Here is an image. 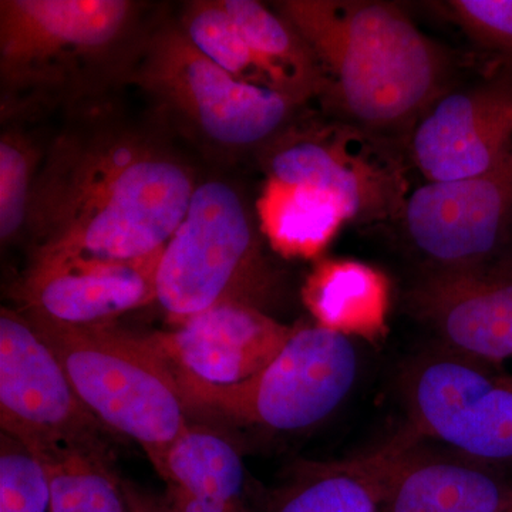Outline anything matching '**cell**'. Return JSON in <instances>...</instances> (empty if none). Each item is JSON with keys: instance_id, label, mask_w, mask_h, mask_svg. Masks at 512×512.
Instances as JSON below:
<instances>
[{"instance_id": "8", "label": "cell", "mask_w": 512, "mask_h": 512, "mask_svg": "<svg viewBox=\"0 0 512 512\" xmlns=\"http://www.w3.org/2000/svg\"><path fill=\"white\" fill-rule=\"evenodd\" d=\"M497 366L444 348L417 356L402 377L407 429L484 466H512V376Z\"/></svg>"}, {"instance_id": "22", "label": "cell", "mask_w": 512, "mask_h": 512, "mask_svg": "<svg viewBox=\"0 0 512 512\" xmlns=\"http://www.w3.org/2000/svg\"><path fill=\"white\" fill-rule=\"evenodd\" d=\"M163 478L197 497L248 508L247 474L237 448L200 427H188L175 441Z\"/></svg>"}, {"instance_id": "17", "label": "cell", "mask_w": 512, "mask_h": 512, "mask_svg": "<svg viewBox=\"0 0 512 512\" xmlns=\"http://www.w3.org/2000/svg\"><path fill=\"white\" fill-rule=\"evenodd\" d=\"M414 440L404 429L369 453L303 467L276 498L272 512H382L394 464Z\"/></svg>"}, {"instance_id": "12", "label": "cell", "mask_w": 512, "mask_h": 512, "mask_svg": "<svg viewBox=\"0 0 512 512\" xmlns=\"http://www.w3.org/2000/svg\"><path fill=\"white\" fill-rule=\"evenodd\" d=\"M413 164L427 183L477 177L512 156V64L495 59L466 86H451L409 134Z\"/></svg>"}, {"instance_id": "5", "label": "cell", "mask_w": 512, "mask_h": 512, "mask_svg": "<svg viewBox=\"0 0 512 512\" xmlns=\"http://www.w3.org/2000/svg\"><path fill=\"white\" fill-rule=\"evenodd\" d=\"M256 211L234 185L200 181L161 254L156 302L175 325L224 305L266 312L282 278L266 255Z\"/></svg>"}, {"instance_id": "14", "label": "cell", "mask_w": 512, "mask_h": 512, "mask_svg": "<svg viewBox=\"0 0 512 512\" xmlns=\"http://www.w3.org/2000/svg\"><path fill=\"white\" fill-rule=\"evenodd\" d=\"M295 328L254 306L232 303L144 338L174 372L214 386H231L265 369Z\"/></svg>"}, {"instance_id": "15", "label": "cell", "mask_w": 512, "mask_h": 512, "mask_svg": "<svg viewBox=\"0 0 512 512\" xmlns=\"http://www.w3.org/2000/svg\"><path fill=\"white\" fill-rule=\"evenodd\" d=\"M161 254L130 262L69 259L30 264L19 288L22 309L66 325H110L124 313L156 302Z\"/></svg>"}, {"instance_id": "10", "label": "cell", "mask_w": 512, "mask_h": 512, "mask_svg": "<svg viewBox=\"0 0 512 512\" xmlns=\"http://www.w3.org/2000/svg\"><path fill=\"white\" fill-rule=\"evenodd\" d=\"M0 426L30 448L107 450L59 359L20 311H0Z\"/></svg>"}, {"instance_id": "18", "label": "cell", "mask_w": 512, "mask_h": 512, "mask_svg": "<svg viewBox=\"0 0 512 512\" xmlns=\"http://www.w3.org/2000/svg\"><path fill=\"white\" fill-rule=\"evenodd\" d=\"M316 323L349 336L376 339L386 328L389 281L379 269L352 259L319 262L303 286Z\"/></svg>"}, {"instance_id": "4", "label": "cell", "mask_w": 512, "mask_h": 512, "mask_svg": "<svg viewBox=\"0 0 512 512\" xmlns=\"http://www.w3.org/2000/svg\"><path fill=\"white\" fill-rule=\"evenodd\" d=\"M52 349L73 389L106 429L136 441L164 477L187 407L163 357L144 336L111 325L73 326L20 309Z\"/></svg>"}, {"instance_id": "21", "label": "cell", "mask_w": 512, "mask_h": 512, "mask_svg": "<svg viewBox=\"0 0 512 512\" xmlns=\"http://www.w3.org/2000/svg\"><path fill=\"white\" fill-rule=\"evenodd\" d=\"M29 451L45 468L50 511L128 512L124 485L110 470L107 450L43 446Z\"/></svg>"}, {"instance_id": "9", "label": "cell", "mask_w": 512, "mask_h": 512, "mask_svg": "<svg viewBox=\"0 0 512 512\" xmlns=\"http://www.w3.org/2000/svg\"><path fill=\"white\" fill-rule=\"evenodd\" d=\"M261 153L266 177L328 192L349 222L400 218L412 192L402 157L389 138L343 121L309 127L295 123Z\"/></svg>"}, {"instance_id": "1", "label": "cell", "mask_w": 512, "mask_h": 512, "mask_svg": "<svg viewBox=\"0 0 512 512\" xmlns=\"http://www.w3.org/2000/svg\"><path fill=\"white\" fill-rule=\"evenodd\" d=\"M198 183L160 128L127 119L113 100L69 114L33 184L29 265L161 254Z\"/></svg>"}, {"instance_id": "11", "label": "cell", "mask_w": 512, "mask_h": 512, "mask_svg": "<svg viewBox=\"0 0 512 512\" xmlns=\"http://www.w3.org/2000/svg\"><path fill=\"white\" fill-rule=\"evenodd\" d=\"M400 220L430 271L504 261L512 241V156L477 177L421 185L410 192Z\"/></svg>"}, {"instance_id": "24", "label": "cell", "mask_w": 512, "mask_h": 512, "mask_svg": "<svg viewBox=\"0 0 512 512\" xmlns=\"http://www.w3.org/2000/svg\"><path fill=\"white\" fill-rule=\"evenodd\" d=\"M45 150H40L18 124H9L0 137V241L25 234L30 197Z\"/></svg>"}, {"instance_id": "28", "label": "cell", "mask_w": 512, "mask_h": 512, "mask_svg": "<svg viewBox=\"0 0 512 512\" xmlns=\"http://www.w3.org/2000/svg\"><path fill=\"white\" fill-rule=\"evenodd\" d=\"M124 494H126L128 512H173L167 504L147 500L127 485H124Z\"/></svg>"}, {"instance_id": "27", "label": "cell", "mask_w": 512, "mask_h": 512, "mask_svg": "<svg viewBox=\"0 0 512 512\" xmlns=\"http://www.w3.org/2000/svg\"><path fill=\"white\" fill-rule=\"evenodd\" d=\"M165 504L173 512H249L248 508L234 507V505L197 497L177 485H168Z\"/></svg>"}, {"instance_id": "19", "label": "cell", "mask_w": 512, "mask_h": 512, "mask_svg": "<svg viewBox=\"0 0 512 512\" xmlns=\"http://www.w3.org/2000/svg\"><path fill=\"white\" fill-rule=\"evenodd\" d=\"M252 52L264 64L275 90L305 106L322 97L325 74L311 46L274 8L255 0H221Z\"/></svg>"}, {"instance_id": "3", "label": "cell", "mask_w": 512, "mask_h": 512, "mask_svg": "<svg viewBox=\"0 0 512 512\" xmlns=\"http://www.w3.org/2000/svg\"><path fill=\"white\" fill-rule=\"evenodd\" d=\"M274 9L311 46L339 121L389 138L410 134L451 87L448 52L402 8L370 0H284Z\"/></svg>"}, {"instance_id": "25", "label": "cell", "mask_w": 512, "mask_h": 512, "mask_svg": "<svg viewBox=\"0 0 512 512\" xmlns=\"http://www.w3.org/2000/svg\"><path fill=\"white\" fill-rule=\"evenodd\" d=\"M0 512H52L46 471L9 434H0Z\"/></svg>"}, {"instance_id": "13", "label": "cell", "mask_w": 512, "mask_h": 512, "mask_svg": "<svg viewBox=\"0 0 512 512\" xmlns=\"http://www.w3.org/2000/svg\"><path fill=\"white\" fill-rule=\"evenodd\" d=\"M407 305L433 330L440 348L500 365L512 357V262L430 271L410 289Z\"/></svg>"}, {"instance_id": "2", "label": "cell", "mask_w": 512, "mask_h": 512, "mask_svg": "<svg viewBox=\"0 0 512 512\" xmlns=\"http://www.w3.org/2000/svg\"><path fill=\"white\" fill-rule=\"evenodd\" d=\"M150 9L134 0H2L3 123L113 100L158 18Z\"/></svg>"}, {"instance_id": "26", "label": "cell", "mask_w": 512, "mask_h": 512, "mask_svg": "<svg viewBox=\"0 0 512 512\" xmlns=\"http://www.w3.org/2000/svg\"><path fill=\"white\" fill-rule=\"evenodd\" d=\"M439 8L494 59L512 64V0H448Z\"/></svg>"}, {"instance_id": "6", "label": "cell", "mask_w": 512, "mask_h": 512, "mask_svg": "<svg viewBox=\"0 0 512 512\" xmlns=\"http://www.w3.org/2000/svg\"><path fill=\"white\" fill-rule=\"evenodd\" d=\"M128 86L146 93L161 116L222 153L264 150L305 107L284 93L235 79L192 45L177 19H156Z\"/></svg>"}, {"instance_id": "7", "label": "cell", "mask_w": 512, "mask_h": 512, "mask_svg": "<svg viewBox=\"0 0 512 512\" xmlns=\"http://www.w3.org/2000/svg\"><path fill=\"white\" fill-rule=\"evenodd\" d=\"M359 365L352 338L316 323L296 326L281 353L242 383L214 386L168 369L187 410L298 431L338 410L355 386Z\"/></svg>"}, {"instance_id": "16", "label": "cell", "mask_w": 512, "mask_h": 512, "mask_svg": "<svg viewBox=\"0 0 512 512\" xmlns=\"http://www.w3.org/2000/svg\"><path fill=\"white\" fill-rule=\"evenodd\" d=\"M413 441L387 481L382 512H512V483L497 468Z\"/></svg>"}, {"instance_id": "23", "label": "cell", "mask_w": 512, "mask_h": 512, "mask_svg": "<svg viewBox=\"0 0 512 512\" xmlns=\"http://www.w3.org/2000/svg\"><path fill=\"white\" fill-rule=\"evenodd\" d=\"M177 20L192 45L225 72L241 82L275 90L264 64L252 52L221 0L185 3Z\"/></svg>"}, {"instance_id": "20", "label": "cell", "mask_w": 512, "mask_h": 512, "mask_svg": "<svg viewBox=\"0 0 512 512\" xmlns=\"http://www.w3.org/2000/svg\"><path fill=\"white\" fill-rule=\"evenodd\" d=\"M255 211L269 247L285 258L319 255L349 222L342 205L328 192L271 178H266Z\"/></svg>"}]
</instances>
